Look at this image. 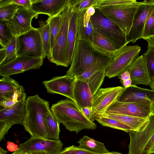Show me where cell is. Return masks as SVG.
<instances>
[{
  "instance_id": "1",
  "label": "cell",
  "mask_w": 154,
  "mask_h": 154,
  "mask_svg": "<svg viewBox=\"0 0 154 154\" xmlns=\"http://www.w3.org/2000/svg\"><path fill=\"white\" fill-rule=\"evenodd\" d=\"M60 124L62 123L70 131L76 134L82 130H93L97 125L87 119L77 104L69 99L62 100L53 104L50 109Z\"/></svg>"
},
{
  "instance_id": "2",
  "label": "cell",
  "mask_w": 154,
  "mask_h": 154,
  "mask_svg": "<svg viewBox=\"0 0 154 154\" xmlns=\"http://www.w3.org/2000/svg\"><path fill=\"white\" fill-rule=\"evenodd\" d=\"M26 115L23 125L31 137L45 138V117L51 111L49 102L38 94L28 97Z\"/></svg>"
},
{
  "instance_id": "3",
  "label": "cell",
  "mask_w": 154,
  "mask_h": 154,
  "mask_svg": "<svg viewBox=\"0 0 154 154\" xmlns=\"http://www.w3.org/2000/svg\"><path fill=\"white\" fill-rule=\"evenodd\" d=\"M108 57L84 40L76 41L72 61L66 75L76 77L94 62Z\"/></svg>"
},
{
  "instance_id": "4",
  "label": "cell",
  "mask_w": 154,
  "mask_h": 154,
  "mask_svg": "<svg viewBox=\"0 0 154 154\" xmlns=\"http://www.w3.org/2000/svg\"><path fill=\"white\" fill-rule=\"evenodd\" d=\"M90 20L94 30L108 39L117 50L128 43L126 35L117 24L106 17L98 9Z\"/></svg>"
},
{
  "instance_id": "5",
  "label": "cell",
  "mask_w": 154,
  "mask_h": 154,
  "mask_svg": "<svg viewBox=\"0 0 154 154\" xmlns=\"http://www.w3.org/2000/svg\"><path fill=\"white\" fill-rule=\"evenodd\" d=\"M71 8L69 1L62 12V24L51 52L50 61L57 66L66 67L69 65L68 62V31Z\"/></svg>"
},
{
  "instance_id": "6",
  "label": "cell",
  "mask_w": 154,
  "mask_h": 154,
  "mask_svg": "<svg viewBox=\"0 0 154 154\" xmlns=\"http://www.w3.org/2000/svg\"><path fill=\"white\" fill-rule=\"evenodd\" d=\"M141 47L125 45L112 55L106 68L105 75L109 78L119 76L127 71L138 57Z\"/></svg>"
},
{
  "instance_id": "7",
  "label": "cell",
  "mask_w": 154,
  "mask_h": 154,
  "mask_svg": "<svg viewBox=\"0 0 154 154\" xmlns=\"http://www.w3.org/2000/svg\"><path fill=\"white\" fill-rule=\"evenodd\" d=\"M16 38L17 57L45 58L40 34L37 28L33 27Z\"/></svg>"
},
{
  "instance_id": "8",
  "label": "cell",
  "mask_w": 154,
  "mask_h": 154,
  "mask_svg": "<svg viewBox=\"0 0 154 154\" xmlns=\"http://www.w3.org/2000/svg\"><path fill=\"white\" fill-rule=\"evenodd\" d=\"M141 3L137 2L130 4L106 7L98 9L119 27L126 35L131 29L135 14Z\"/></svg>"
},
{
  "instance_id": "9",
  "label": "cell",
  "mask_w": 154,
  "mask_h": 154,
  "mask_svg": "<svg viewBox=\"0 0 154 154\" xmlns=\"http://www.w3.org/2000/svg\"><path fill=\"white\" fill-rule=\"evenodd\" d=\"M24 93L15 104L0 109V141L4 139L11 127L15 124H23L26 115V101Z\"/></svg>"
},
{
  "instance_id": "10",
  "label": "cell",
  "mask_w": 154,
  "mask_h": 154,
  "mask_svg": "<svg viewBox=\"0 0 154 154\" xmlns=\"http://www.w3.org/2000/svg\"><path fill=\"white\" fill-rule=\"evenodd\" d=\"M104 113L123 115L147 119L152 114V101L147 98L132 102H120L117 100Z\"/></svg>"
},
{
  "instance_id": "11",
  "label": "cell",
  "mask_w": 154,
  "mask_h": 154,
  "mask_svg": "<svg viewBox=\"0 0 154 154\" xmlns=\"http://www.w3.org/2000/svg\"><path fill=\"white\" fill-rule=\"evenodd\" d=\"M111 57H107L94 62L81 74L75 77L76 79L88 84L93 96L103 83L106 76V68Z\"/></svg>"
},
{
  "instance_id": "12",
  "label": "cell",
  "mask_w": 154,
  "mask_h": 154,
  "mask_svg": "<svg viewBox=\"0 0 154 154\" xmlns=\"http://www.w3.org/2000/svg\"><path fill=\"white\" fill-rule=\"evenodd\" d=\"M154 11L153 0H146L142 2L135 14L131 29L126 35V41L128 43H134L138 39L142 38L146 23Z\"/></svg>"
},
{
  "instance_id": "13",
  "label": "cell",
  "mask_w": 154,
  "mask_h": 154,
  "mask_svg": "<svg viewBox=\"0 0 154 154\" xmlns=\"http://www.w3.org/2000/svg\"><path fill=\"white\" fill-rule=\"evenodd\" d=\"M139 131L129 133L130 138L128 154H144L145 149L154 134V115L152 114Z\"/></svg>"
},
{
  "instance_id": "14",
  "label": "cell",
  "mask_w": 154,
  "mask_h": 154,
  "mask_svg": "<svg viewBox=\"0 0 154 154\" xmlns=\"http://www.w3.org/2000/svg\"><path fill=\"white\" fill-rule=\"evenodd\" d=\"M24 87L10 76L0 80V107H6L16 103L25 93Z\"/></svg>"
},
{
  "instance_id": "15",
  "label": "cell",
  "mask_w": 154,
  "mask_h": 154,
  "mask_svg": "<svg viewBox=\"0 0 154 154\" xmlns=\"http://www.w3.org/2000/svg\"><path fill=\"white\" fill-rule=\"evenodd\" d=\"M125 88L120 86L100 88L94 96L92 109L94 115L104 113L117 101Z\"/></svg>"
},
{
  "instance_id": "16",
  "label": "cell",
  "mask_w": 154,
  "mask_h": 154,
  "mask_svg": "<svg viewBox=\"0 0 154 154\" xmlns=\"http://www.w3.org/2000/svg\"><path fill=\"white\" fill-rule=\"evenodd\" d=\"M38 15L30 9L19 6L12 19L6 24L14 36L17 37L31 29L33 18H37Z\"/></svg>"
},
{
  "instance_id": "17",
  "label": "cell",
  "mask_w": 154,
  "mask_h": 154,
  "mask_svg": "<svg viewBox=\"0 0 154 154\" xmlns=\"http://www.w3.org/2000/svg\"><path fill=\"white\" fill-rule=\"evenodd\" d=\"M42 58L17 57L9 63L0 66V75L10 76L33 69H39L43 63Z\"/></svg>"
},
{
  "instance_id": "18",
  "label": "cell",
  "mask_w": 154,
  "mask_h": 154,
  "mask_svg": "<svg viewBox=\"0 0 154 154\" xmlns=\"http://www.w3.org/2000/svg\"><path fill=\"white\" fill-rule=\"evenodd\" d=\"M61 141L45 138L31 137L28 140L20 144L19 149L27 151H44L48 154H59L63 149Z\"/></svg>"
},
{
  "instance_id": "19",
  "label": "cell",
  "mask_w": 154,
  "mask_h": 154,
  "mask_svg": "<svg viewBox=\"0 0 154 154\" xmlns=\"http://www.w3.org/2000/svg\"><path fill=\"white\" fill-rule=\"evenodd\" d=\"M76 78L66 75L44 81L42 84L48 93L57 94L64 96L73 101L74 86Z\"/></svg>"
},
{
  "instance_id": "20",
  "label": "cell",
  "mask_w": 154,
  "mask_h": 154,
  "mask_svg": "<svg viewBox=\"0 0 154 154\" xmlns=\"http://www.w3.org/2000/svg\"><path fill=\"white\" fill-rule=\"evenodd\" d=\"M69 1L70 0H32L30 9L37 14H44L53 17L62 12Z\"/></svg>"
},
{
  "instance_id": "21",
  "label": "cell",
  "mask_w": 154,
  "mask_h": 154,
  "mask_svg": "<svg viewBox=\"0 0 154 154\" xmlns=\"http://www.w3.org/2000/svg\"><path fill=\"white\" fill-rule=\"evenodd\" d=\"M132 80V85H149L151 82L145 59L143 55L138 56L128 70Z\"/></svg>"
},
{
  "instance_id": "22",
  "label": "cell",
  "mask_w": 154,
  "mask_h": 154,
  "mask_svg": "<svg viewBox=\"0 0 154 154\" xmlns=\"http://www.w3.org/2000/svg\"><path fill=\"white\" fill-rule=\"evenodd\" d=\"M87 10L77 13L76 41L84 40L91 43L94 30L90 20L91 16L87 12Z\"/></svg>"
},
{
  "instance_id": "23",
  "label": "cell",
  "mask_w": 154,
  "mask_h": 154,
  "mask_svg": "<svg viewBox=\"0 0 154 154\" xmlns=\"http://www.w3.org/2000/svg\"><path fill=\"white\" fill-rule=\"evenodd\" d=\"M145 98L149 99L152 102L153 101L154 91L131 85L128 88H125L117 101L120 102H132Z\"/></svg>"
},
{
  "instance_id": "24",
  "label": "cell",
  "mask_w": 154,
  "mask_h": 154,
  "mask_svg": "<svg viewBox=\"0 0 154 154\" xmlns=\"http://www.w3.org/2000/svg\"><path fill=\"white\" fill-rule=\"evenodd\" d=\"M73 96L75 102L81 109L85 107L92 108L93 95L88 84L76 79Z\"/></svg>"
},
{
  "instance_id": "25",
  "label": "cell",
  "mask_w": 154,
  "mask_h": 154,
  "mask_svg": "<svg viewBox=\"0 0 154 154\" xmlns=\"http://www.w3.org/2000/svg\"><path fill=\"white\" fill-rule=\"evenodd\" d=\"M117 120L130 127L133 131H140L148 121L147 119L129 116L112 114H100Z\"/></svg>"
},
{
  "instance_id": "26",
  "label": "cell",
  "mask_w": 154,
  "mask_h": 154,
  "mask_svg": "<svg viewBox=\"0 0 154 154\" xmlns=\"http://www.w3.org/2000/svg\"><path fill=\"white\" fill-rule=\"evenodd\" d=\"M91 43L100 51L109 57H112L117 50L108 39L94 30L92 42Z\"/></svg>"
},
{
  "instance_id": "27",
  "label": "cell",
  "mask_w": 154,
  "mask_h": 154,
  "mask_svg": "<svg viewBox=\"0 0 154 154\" xmlns=\"http://www.w3.org/2000/svg\"><path fill=\"white\" fill-rule=\"evenodd\" d=\"M79 148L97 154H104L110 152L104 144L87 136H84L77 142Z\"/></svg>"
},
{
  "instance_id": "28",
  "label": "cell",
  "mask_w": 154,
  "mask_h": 154,
  "mask_svg": "<svg viewBox=\"0 0 154 154\" xmlns=\"http://www.w3.org/2000/svg\"><path fill=\"white\" fill-rule=\"evenodd\" d=\"M77 13L71 6L70 15L68 31V62L71 64L76 38V20Z\"/></svg>"
},
{
  "instance_id": "29",
  "label": "cell",
  "mask_w": 154,
  "mask_h": 154,
  "mask_svg": "<svg viewBox=\"0 0 154 154\" xmlns=\"http://www.w3.org/2000/svg\"><path fill=\"white\" fill-rule=\"evenodd\" d=\"M46 132L45 138L52 140H58L60 130V124L50 111L45 117Z\"/></svg>"
},
{
  "instance_id": "30",
  "label": "cell",
  "mask_w": 154,
  "mask_h": 154,
  "mask_svg": "<svg viewBox=\"0 0 154 154\" xmlns=\"http://www.w3.org/2000/svg\"><path fill=\"white\" fill-rule=\"evenodd\" d=\"M39 23V27L37 28L40 34L45 55L50 61L51 59V51L49 26L47 22L42 20H40Z\"/></svg>"
},
{
  "instance_id": "31",
  "label": "cell",
  "mask_w": 154,
  "mask_h": 154,
  "mask_svg": "<svg viewBox=\"0 0 154 154\" xmlns=\"http://www.w3.org/2000/svg\"><path fill=\"white\" fill-rule=\"evenodd\" d=\"M62 12L55 16L49 17L46 21L49 26L51 52L61 27L62 21Z\"/></svg>"
},
{
  "instance_id": "32",
  "label": "cell",
  "mask_w": 154,
  "mask_h": 154,
  "mask_svg": "<svg viewBox=\"0 0 154 154\" xmlns=\"http://www.w3.org/2000/svg\"><path fill=\"white\" fill-rule=\"evenodd\" d=\"M95 120L103 126L123 131L128 133L133 131L129 126L117 120L100 114L95 115Z\"/></svg>"
},
{
  "instance_id": "33",
  "label": "cell",
  "mask_w": 154,
  "mask_h": 154,
  "mask_svg": "<svg viewBox=\"0 0 154 154\" xmlns=\"http://www.w3.org/2000/svg\"><path fill=\"white\" fill-rule=\"evenodd\" d=\"M19 5L13 3L0 5V21L7 22L13 18L17 11Z\"/></svg>"
},
{
  "instance_id": "34",
  "label": "cell",
  "mask_w": 154,
  "mask_h": 154,
  "mask_svg": "<svg viewBox=\"0 0 154 154\" xmlns=\"http://www.w3.org/2000/svg\"><path fill=\"white\" fill-rule=\"evenodd\" d=\"M137 2L135 0H97L93 7L99 9L106 7L130 4Z\"/></svg>"
},
{
  "instance_id": "35",
  "label": "cell",
  "mask_w": 154,
  "mask_h": 154,
  "mask_svg": "<svg viewBox=\"0 0 154 154\" xmlns=\"http://www.w3.org/2000/svg\"><path fill=\"white\" fill-rule=\"evenodd\" d=\"M97 0H70L72 8L74 11L78 13L94 6Z\"/></svg>"
},
{
  "instance_id": "36",
  "label": "cell",
  "mask_w": 154,
  "mask_h": 154,
  "mask_svg": "<svg viewBox=\"0 0 154 154\" xmlns=\"http://www.w3.org/2000/svg\"><path fill=\"white\" fill-rule=\"evenodd\" d=\"M14 37L5 22L0 21V44L2 48H5Z\"/></svg>"
},
{
  "instance_id": "37",
  "label": "cell",
  "mask_w": 154,
  "mask_h": 154,
  "mask_svg": "<svg viewBox=\"0 0 154 154\" xmlns=\"http://www.w3.org/2000/svg\"><path fill=\"white\" fill-rule=\"evenodd\" d=\"M16 37L14 36L5 48L6 57L1 63L0 66L7 64L15 59L17 57L16 50Z\"/></svg>"
},
{
  "instance_id": "38",
  "label": "cell",
  "mask_w": 154,
  "mask_h": 154,
  "mask_svg": "<svg viewBox=\"0 0 154 154\" xmlns=\"http://www.w3.org/2000/svg\"><path fill=\"white\" fill-rule=\"evenodd\" d=\"M146 61L151 81L154 79V48L148 46L143 54Z\"/></svg>"
},
{
  "instance_id": "39",
  "label": "cell",
  "mask_w": 154,
  "mask_h": 154,
  "mask_svg": "<svg viewBox=\"0 0 154 154\" xmlns=\"http://www.w3.org/2000/svg\"><path fill=\"white\" fill-rule=\"evenodd\" d=\"M154 36V11L147 20L144 28L142 38L146 40Z\"/></svg>"
},
{
  "instance_id": "40",
  "label": "cell",
  "mask_w": 154,
  "mask_h": 154,
  "mask_svg": "<svg viewBox=\"0 0 154 154\" xmlns=\"http://www.w3.org/2000/svg\"><path fill=\"white\" fill-rule=\"evenodd\" d=\"M59 154H97L72 145L63 149Z\"/></svg>"
},
{
  "instance_id": "41",
  "label": "cell",
  "mask_w": 154,
  "mask_h": 154,
  "mask_svg": "<svg viewBox=\"0 0 154 154\" xmlns=\"http://www.w3.org/2000/svg\"><path fill=\"white\" fill-rule=\"evenodd\" d=\"M9 3L15 4L25 8L30 9L32 0H0V5Z\"/></svg>"
},
{
  "instance_id": "42",
  "label": "cell",
  "mask_w": 154,
  "mask_h": 154,
  "mask_svg": "<svg viewBox=\"0 0 154 154\" xmlns=\"http://www.w3.org/2000/svg\"><path fill=\"white\" fill-rule=\"evenodd\" d=\"M80 109L86 117L89 120L93 122L95 120V115L93 113L92 108L85 107L82 108Z\"/></svg>"
},
{
  "instance_id": "43",
  "label": "cell",
  "mask_w": 154,
  "mask_h": 154,
  "mask_svg": "<svg viewBox=\"0 0 154 154\" xmlns=\"http://www.w3.org/2000/svg\"><path fill=\"white\" fill-rule=\"evenodd\" d=\"M7 144V148L10 152H14L19 149L18 145L13 142L8 141Z\"/></svg>"
},
{
  "instance_id": "44",
  "label": "cell",
  "mask_w": 154,
  "mask_h": 154,
  "mask_svg": "<svg viewBox=\"0 0 154 154\" xmlns=\"http://www.w3.org/2000/svg\"><path fill=\"white\" fill-rule=\"evenodd\" d=\"M119 78L122 81L131 79V76L129 72L127 70L119 76Z\"/></svg>"
},
{
  "instance_id": "45",
  "label": "cell",
  "mask_w": 154,
  "mask_h": 154,
  "mask_svg": "<svg viewBox=\"0 0 154 154\" xmlns=\"http://www.w3.org/2000/svg\"><path fill=\"white\" fill-rule=\"evenodd\" d=\"M6 57V50L5 48H2L0 49V63L4 60Z\"/></svg>"
},
{
  "instance_id": "46",
  "label": "cell",
  "mask_w": 154,
  "mask_h": 154,
  "mask_svg": "<svg viewBox=\"0 0 154 154\" xmlns=\"http://www.w3.org/2000/svg\"><path fill=\"white\" fill-rule=\"evenodd\" d=\"M125 88H128L132 85V80L131 79L121 82Z\"/></svg>"
},
{
  "instance_id": "47",
  "label": "cell",
  "mask_w": 154,
  "mask_h": 154,
  "mask_svg": "<svg viewBox=\"0 0 154 154\" xmlns=\"http://www.w3.org/2000/svg\"><path fill=\"white\" fill-rule=\"evenodd\" d=\"M148 44V46L152 47L154 48V36L145 40Z\"/></svg>"
},
{
  "instance_id": "48",
  "label": "cell",
  "mask_w": 154,
  "mask_h": 154,
  "mask_svg": "<svg viewBox=\"0 0 154 154\" xmlns=\"http://www.w3.org/2000/svg\"><path fill=\"white\" fill-rule=\"evenodd\" d=\"M28 154H48L47 152L44 151H39L37 152H27Z\"/></svg>"
},
{
  "instance_id": "49",
  "label": "cell",
  "mask_w": 154,
  "mask_h": 154,
  "mask_svg": "<svg viewBox=\"0 0 154 154\" xmlns=\"http://www.w3.org/2000/svg\"><path fill=\"white\" fill-rule=\"evenodd\" d=\"M11 154H28L27 152L20 150L19 149L16 151Z\"/></svg>"
},
{
  "instance_id": "50",
  "label": "cell",
  "mask_w": 154,
  "mask_h": 154,
  "mask_svg": "<svg viewBox=\"0 0 154 154\" xmlns=\"http://www.w3.org/2000/svg\"><path fill=\"white\" fill-rule=\"evenodd\" d=\"M8 152L7 151L4 150L1 147H0V154H8Z\"/></svg>"
},
{
  "instance_id": "51",
  "label": "cell",
  "mask_w": 154,
  "mask_h": 154,
  "mask_svg": "<svg viewBox=\"0 0 154 154\" xmlns=\"http://www.w3.org/2000/svg\"><path fill=\"white\" fill-rule=\"evenodd\" d=\"M149 86H150L151 90L154 91V79L151 81Z\"/></svg>"
},
{
  "instance_id": "52",
  "label": "cell",
  "mask_w": 154,
  "mask_h": 154,
  "mask_svg": "<svg viewBox=\"0 0 154 154\" xmlns=\"http://www.w3.org/2000/svg\"><path fill=\"white\" fill-rule=\"evenodd\" d=\"M154 153V145L148 151L147 154Z\"/></svg>"
},
{
  "instance_id": "53",
  "label": "cell",
  "mask_w": 154,
  "mask_h": 154,
  "mask_svg": "<svg viewBox=\"0 0 154 154\" xmlns=\"http://www.w3.org/2000/svg\"><path fill=\"white\" fill-rule=\"evenodd\" d=\"M122 154V153L119 152H109L106 153V154Z\"/></svg>"
},
{
  "instance_id": "54",
  "label": "cell",
  "mask_w": 154,
  "mask_h": 154,
  "mask_svg": "<svg viewBox=\"0 0 154 154\" xmlns=\"http://www.w3.org/2000/svg\"><path fill=\"white\" fill-rule=\"evenodd\" d=\"M152 114L154 115V100L152 102Z\"/></svg>"
},
{
  "instance_id": "55",
  "label": "cell",
  "mask_w": 154,
  "mask_h": 154,
  "mask_svg": "<svg viewBox=\"0 0 154 154\" xmlns=\"http://www.w3.org/2000/svg\"></svg>"
},
{
  "instance_id": "56",
  "label": "cell",
  "mask_w": 154,
  "mask_h": 154,
  "mask_svg": "<svg viewBox=\"0 0 154 154\" xmlns=\"http://www.w3.org/2000/svg\"><path fill=\"white\" fill-rule=\"evenodd\" d=\"M153 1L154 2V0H153Z\"/></svg>"
}]
</instances>
